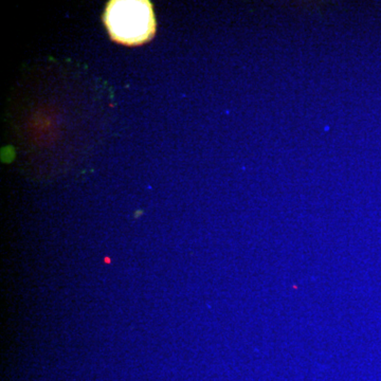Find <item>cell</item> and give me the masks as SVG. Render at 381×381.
<instances>
[{
  "label": "cell",
  "instance_id": "cell-1",
  "mask_svg": "<svg viewBox=\"0 0 381 381\" xmlns=\"http://www.w3.org/2000/svg\"><path fill=\"white\" fill-rule=\"evenodd\" d=\"M104 21L116 41L137 46L147 41L156 30L154 11L145 0H116L106 7Z\"/></svg>",
  "mask_w": 381,
  "mask_h": 381
}]
</instances>
